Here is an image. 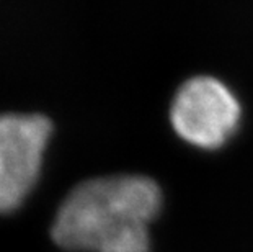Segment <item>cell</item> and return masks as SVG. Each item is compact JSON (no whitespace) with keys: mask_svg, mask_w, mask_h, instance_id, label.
Segmentation results:
<instances>
[{"mask_svg":"<svg viewBox=\"0 0 253 252\" xmlns=\"http://www.w3.org/2000/svg\"><path fill=\"white\" fill-rule=\"evenodd\" d=\"M51 128L42 115H0V211L15 210L33 187Z\"/></svg>","mask_w":253,"mask_h":252,"instance_id":"3957f363","label":"cell"},{"mask_svg":"<svg viewBox=\"0 0 253 252\" xmlns=\"http://www.w3.org/2000/svg\"><path fill=\"white\" fill-rule=\"evenodd\" d=\"M162 206V194L142 175L85 180L69 192L51 236L75 252H149V223Z\"/></svg>","mask_w":253,"mask_h":252,"instance_id":"6da1fadb","label":"cell"},{"mask_svg":"<svg viewBox=\"0 0 253 252\" xmlns=\"http://www.w3.org/2000/svg\"><path fill=\"white\" fill-rule=\"evenodd\" d=\"M170 118L185 141L216 149L237 130L240 105L222 82L212 77H193L176 92Z\"/></svg>","mask_w":253,"mask_h":252,"instance_id":"7a4b0ae2","label":"cell"}]
</instances>
